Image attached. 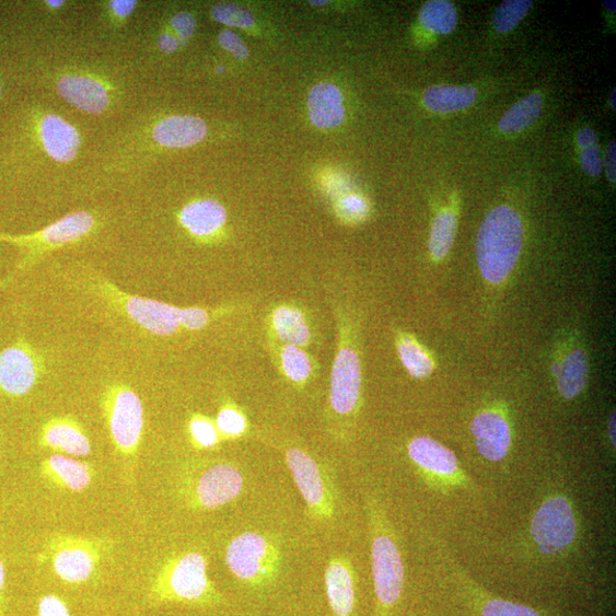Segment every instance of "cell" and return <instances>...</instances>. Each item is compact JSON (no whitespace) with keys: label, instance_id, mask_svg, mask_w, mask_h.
Instances as JSON below:
<instances>
[{"label":"cell","instance_id":"cell-1","mask_svg":"<svg viewBox=\"0 0 616 616\" xmlns=\"http://www.w3.org/2000/svg\"><path fill=\"white\" fill-rule=\"evenodd\" d=\"M75 278L85 297L109 316L115 324L139 334L153 337H171L186 329L198 332L206 328L210 314L205 309H179L171 304L138 297L121 290L111 279L95 270H82Z\"/></svg>","mask_w":616,"mask_h":616},{"label":"cell","instance_id":"cell-2","mask_svg":"<svg viewBox=\"0 0 616 616\" xmlns=\"http://www.w3.org/2000/svg\"><path fill=\"white\" fill-rule=\"evenodd\" d=\"M208 136L207 123L191 115H170L141 119L131 125L111 148L104 160V173L138 170L154 154L200 144Z\"/></svg>","mask_w":616,"mask_h":616},{"label":"cell","instance_id":"cell-3","mask_svg":"<svg viewBox=\"0 0 616 616\" xmlns=\"http://www.w3.org/2000/svg\"><path fill=\"white\" fill-rule=\"evenodd\" d=\"M148 601L151 605L211 607L221 604L223 596L208 576L205 555L189 550L162 562L151 580Z\"/></svg>","mask_w":616,"mask_h":616},{"label":"cell","instance_id":"cell-4","mask_svg":"<svg viewBox=\"0 0 616 616\" xmlns=\"http://www.w3.org/2000/svg\"><path fill=\"white\" fill-rule=\"evenodd\" d=\"M100 224L95 212L80 210L31 234L11 235L0 232V243L18 247L22 254L14 270L0 281V289L11 286L50 253L83 243L98 231Z\"/></svg>","mask_w":616,"mask_h":616},{"label":"cell","instance_id":"cell-5","mask_svg":"<svg viewBox=\"0 0 616 616\" xmlns=\"http://www.w3.org/2000/svg\"><path fill=\"white\" fill-rule=\"evenodd\" d=\"M523 222L508 206L492 209L481 223L476 240V257L481 276L498 284L514 270L523 248Z\"/></svg>","mask_w":616,"mask_h":616},{"label":"cell","instance_id":"cell-6","mask_svg":"<svg viewBox=\"0 0 616 616\" xmlns=\"http://www.w3.org/2000/svg\"><path fill=\"white\" fill-rule=\"evenodd\" d=\"M243 472L229 462L190 464L181 472L178 493L193 511H216L243 495Z\"/></svg>","mask_w":616,"mask_h":616},{"label":"cell","instance_id":"cell-7","mask_svg":"<svg viewBox=\"0 0 616 616\" xmlns=\"http://www.w3.org/2000/svg\"><path fill=\"white\" fill-rule=\"evenodd\" d=\"M225 561L232 576L253 591L270 588L283 566L280 543L269 534L247 531L228 545Z\"/></svg>","mask_w":616,"mask_h":616},{"label":"cell","instance_id":"cell-8","mask_svg":"<svg viewBox=\"0 0 616 616\" xmlns=\"http://www.w3.org/2000/svg\"><path fill=\"white\" fill-rule=\"evenodd\" d=\"M101 409L115 452L131 472L136 467L144 434L143 402L130 386L115 383L103 391Z\"/></svg>","mask_w":616,"mask_h":616},{"label":"cell","instance_id":"cell-9","mask_svg":"<svg viewBox=\"0 0 616 616\" xmlns=\"http://www.w3.org/2000/svg\"><path fill=\"white\" fill-rule=\"evenodd\" d=\"M108 547L104 539L55 534L46 542L39 559L61 581L80 584L94 577Z\"/></svg>","mask_w":616,"mask_h":616},{"label":"cell","instance_id":"cell-10","mask_svg":"<svg viewBox=\"0 0 616 616\" xmlns=\"http://www.w3.org/2000/svg\"><path fill=\"white\" fill-rule=\"evenodd\" d=\"M284 457L309 518L321 524L333 522L338 515V491L332 473L301 449H288Z\"/></svg>","mask_w":616,"mask_h":616},{"label":"cell","instance_id":"cell-11","mask_svg":"<svg viewBox=\"0 0 616 616\" xmlns=\"http://www.w3.org/2000/svg\"><path fill=\"white\" fill-rule=\"evenodd\" d=\"M56 93L72 108L92 116L112 112L119 102L120 90L105 73L84 67H68L51 78Z\"/></svg>","mask_w":616,"mask_h":616},{"label":"cell","instance_id":"cell-12","mask_svg":"<svg viewBox=\"0 0 616 616\" xmlns=\"http://www.w3.org/2000/svg\"><path fill=\"white\" fill-rule=\"evenodd\" d=\"M371 562L374 593L381 608L390 609L398 602L404 591L405 568L394 538L385 530L373 528Z\"/></svg>","mask_w":616,"mask_h":616},{"label":"cell","instance_id":"cell-13","mask_svg":"<svg viewBox=\"0 0 616 616\" xmlns=\"http://www.w3.org/2000/svg\"><path fill=\"white\" fill-rule=\"evenodd\" d=\"M531 534L544 554L565 551L577 535V522L570 502L562 497L545 501L533 518Z\"/></svg>","mask_w":616,"mask_h":616},{"label":"cell","instance_id":"cell-14","mask_svg":"<svg viewBox=\"0 0 616 616\" xmlns=\"http://www.w3.org/2000/svg\"><path fill=\"white\" fill-rule=\"evenodd\" d=\"M45 372L42 357L25 338L0 351V394L22 397L30 394Z\"/></svg>","mask_w":616,"mask_h":616},{"label":"cell","instance_id":"cell-15","mask_svg":"<svg viewBox=\"0 0 616 616\" xmlns=\"http://www.w3.org/2000/svg\"><path fill=\"white\" fill-rule=\"evenodd\" d=\"M361 393V365L356 351L344 347L333 368L330 406L340 417L352 415L359 405Z\"/></svg>","mask_w":616,"mask_h":616},{"label":"cell","instance_id":"cell-16","mask_svg":"<svg viewBox=\"0 0 616 616\" xmlns=\"http://www.w3.org/2000/svg\"><path fill=\"white\" fill-rule=\"evenodd\" d=\"M38 445L74 458L88 457L92 452V443L83 425L70 416L47 420L40 428Z\"/></svg>","mask_w":616,"mask_h":616},{"label":"cell","instance_id":"cell-17","mask_svg":"<svg viewBox=\"0 0 616 616\" xmlns=\"http://www.w3.org/2000/svg\"><path fill=\"white\" fill-rule=\"evenodd\" d=\"M325 588L334 616H353L357 607V582L350 559L334 555L325 571Z\"/></svg>","mask_w":616,"mask_h":616},{"label":"cell","instance_id":"cell-18","mask_svg":"<svg viewBox=\"0 0 616 616\" xmlns=\"http://www.w3.org/2000/svg\"><path fill=\"white\" fill-rule=\"evenodd\" d=\"M94 473L91 464L60 453L49 455L39 465V475L46 484L70 492H83L90 488Z\"/></svg>","mask_w":616,"mask_h":616},{"label":"cell","instance_id":"cell-19","mask_svg":"<svg viewBox=\"0 0 616 616\" xmlns=\"http://www.w3.org/2000/svg\"><path fill=\"white\" fill-rule=\"evenodd\" d=\"M472 432L476 446L481 455L490 462H500L511 446V428L498 414H479L472 423Z\"/></svg>","mask_w":616,"mask_h":616},{"label":"cell","instance_id":"cell-20","mask_svg":"<svg viewBox=\"0 0 616 616\" xmlns=\"http://www.w3.org/2000/svg\"><path fill=\"white\" fill-rule=\"evenodd\" d=\"M228 213L222 204L213 199H200L184 206L178 216L181 225L193 236L207 240L224 226Z\"/></svg>","mask_w":616,"mask_h":616},{"label":"cell","instance_id":"cell-21","mask_svg":"<svg viewBox=\"0 0 616 616\" xmlns=\"http://www.w3.org/2000/svg\"><path fill=\"white\" fill-rule=\"evenodd\" d=\"M307 106L312 124L321 129L336 128L345 118L342 94L330 83L315 85L309 94Z\"/></svg>","mask_w":616,"mask_h":616},{"label":"cell","instance_id":"cell-22","mask_svg":"<svg viewBox=\"0 0 616 616\" xmlns=\"http://www.w3.org/2000/svg\"><path fill=\"white\" fill-rule=\"evenodd\" d=\"M409 457L421 469L452 475L458 470V461L445 446L431 438H417L408 446Z\"/></svg>","mask_w":616,"mask_h":616},{"label":"cell","instance_id":"cell-23","mask_svg":"<svg viewBox=\"0 0 616 616\" xmlns=\"http://www.w3.org/2000/svg\"><path fill=\"white\" fill-rule=\"evenodd\" d=\"M477 100L473 86H434L423 94L427 109L438 114H450L469 108Z\"/></svg>","mask_w":616,"mask_h":616},{"label":"cell","instance_id":"cell-24","mask_svg":"<svg viewBox=\"0 0 616 616\" xmlns=\"http://www.w3.org/2000/svg\"><path fill=\"white\" fill-rule=\"evenodd\" d=\"M557 387L562 397H577L585 387L588 360L582 350L571 352L561 364L554 365Z\"/></svg>","mask_w":616,"mask_h":616},{"label":"cell","instance_id":"cell-25","mask_svg":"<svg viewBox=\"0 0 616 616\" xmlns=\"http://www.w3.org/2000/svg\"><path fill=\"white\" fill-rule=\"evenodd\" d=\"M543 96L541 93H532L518 102L499 123L503 132H516L531 126L537 120L543 112Z\"/></svg>","mask_w":616,"mask_h":616},{"label":"cell","instance_id":"cell-26","mask_svg":"<svg viewBox=\"0 0 616 616\" xmlns=\"http://www.w3.org/2000/svg\"><path fill=\"white\" fill-rule=\"evenodd\" d=\"M274 326L279 338L288 345L303 346L310 340L309 326L297 309H278L274 314Z\"/></svg>","mask_w":616,"mask_h":616},{"label":"cell","instance_id":"cell-27","mask_svg":"<svg viewBox=\"0 0 616 616\" xmlns=\"http://www.w3.org/2000/svg\"><path fill=\"white\" fill-rule=\"evenodd\" d=\"M419 22L426 31L449 35L457 26V10L446 0H432L421 9Z\"/></svg>","mask_w":616,"mask_h":616},{"label":"cell","instance_id":"cell-28","mask_svg":"<svg viewBox=\"0 0 616 616\" xmlns=\"http://www.w3.org/2000/svg\"><path fill=\"white\" fill-rule=\"evenodd\" d=\"M455 234H457V218L450 210L440 212L433 222L430 236V251L435 259H443L449 254Z\"/></svg>","mask_w":616,"mask_h":616},{"label":"cell","instance_id":"cell-29","mask_svg":"<svg viewBox=\"0 0 616 616\" xmlns=\"http://www.w3.org/2000/svg\"><path fill=\"white\" fill-rule=\"evenodd\" d=\"M398 353L402 363H404L412 377L425 379L432 373L434 365L431 358L411 338L400 340Z\"/></svg>","mask_w":616,"mask_h":616},{"label":"cell","instance_id":"cell-30","mask_svg":"<svg viewBox=\"0 0 616 616\" xmlns=\"http://www.w3.org/2000/svg\"><path fill=\"white\" fill-rule=\"evenodd\" d=\"M533 3L531 0H507L495 12L493 25L497 32L507 34L525 18Z\"/></svg>","mask_w":616,"mask_h":616},{"label":"cell","instance_id":"cell-31","mask_svg":"<svg viewBox=\"0 0 616 616\" xmlns=\"http://www.w3.org/2000/svg\"><path fill=\"white\" fill-rule=\"evenodd\" d=\"M281 360L283 371L292 382L303 383L310 377L311 361L298 346L286 345L282 348Z\"/></svg>","mask_w":616,"mask_h":616},{"label":"cell","instance_id":"cell-32","mask_svg":"<svg viewBox=\"0 0 616 616\" xmlns=\"http://www.w3.org/2000/svg\"><path fill=\"white\" fill-rule=\"evenodd\" d=\"M210 15L219 23L239 30H252L255 25L254 15L234 4H218L211 9Z\"/></svg>","mask_w":616,"mask_h":616},{"label":"cell","instance_id":"cell-33","mask_svg":"<svg viewBox=\"0 0 616 616\" xmlns=\"http://www.w3.org/2000/svg\"><path fill=\"white\" fill-rule=\"evenodd\" d=\"M189 433L196 448L207 450L220 443L217 423L201 415H196L189 422Z\"/></svg>","mask_w":616,"mask_h":616},{"label":"cell","instance_id":"cell-34","mask_svg":"<svg viewBox=\"0 0 616 616\" xmlns=\"http://www.w3.org/2000/svg\"><path fill=\"white\" fill-rule=\"evenodd\" d=\"M219 433L226 438H239L247 430V420L239 410L225 407L220 410L217 419Z\"/></svg>","mask_w":616,"mask_h":616},{"label":"cell","instance_id":"cell-35","mask_svg":"<svg viewBox=\"0 0 616 616\" xmlns=\"http://www.w3.org/2000/svg\"><path fill=\"white\" fill-rule=\"evenodd\" d=\"M105 20L113 28H120L133 13H136L139 2L136 0H109L102 3Z\"/></svg>","mask_w":616,"mask_h":616},{"label":"cell","instance_id":"cell-36","mask_svg":"<svg viewBox=\"0 0 616 616\" xmlns=\"http://www.w3.org/2000/svg\"><path fill=\"white\" fill-rule=\"evenodd\" d=\"M484 616H539L534 609L512 602L495 600L484 608Z\"/></svg>","mask_w":616,"mask_h":616},{"label":"cell","instance_id":"cell-37","mask_svg":"<svg viewBox=\"0 0 616 616\" xmlns=\"http://www.w3.org/2000/svg\"><path fill=\"white\" fill-rule=\"evenodd\" d=\"M197 30V20L189 12H178L170 20V31L178 38L181 43H185L193 38Z\"/></svg>","mask_w":616,"mask_h":616},{"label":"cell","instance_id":"cell-38","mask_svg":"<svg viewBox=\"0 0 616 616\" xmlns=\"http://www.w3.org/2000/svg\"><path fill=\"white\" fill-rule=\"evenodd\" d=\"M219 43L235 59L244 61L249 56L246 44L236 34L231 31H224L219 36Z\"/></svg>","mask_w":616,"mask_h":616},{"label":"cell","instance_id":"cell-39","mask_svg":"<svg viewBox=\"0 0 616 616\" xmlns=\"http://www.w3.org/2000/svg\"><path fill=\"white\" fill-rule=\"evenodd\" d=\"M581 165L588 175L598 176L602 173V155L598 144L582 149Z\"/></svg>","mask_w":616,"mask_h":616},{"label":"cell","instance_id":"cell-40","mask_svg":"<svg viewBox=\"0 0 616 616\" xmlns=\"http://www.w3.org/2000/svg\"><path fill=\"white\" fill-rule=\"evenodd\" d=\"M38 616H71V613L62 598L47 595L39 601Z\"/></svg>","mask_w":616,"mask_h":616},{"label":"cell","instance_id":"cell-41","mask_svg":"<svg viewBox=\"0 0 616 616\" xmlns=\"http://www.w3.org/2000/svg\"><path fill=\"white\" fill-rule=\"evenodd\" d=\"M341 216L347 219H362L368 210L365 201L360 197H346L338 205Z\"/></svg>","mask_w":616,"mask_h":616},{"label":"cell","instance_id":"cell-42","mask_svg":"<svg viewBox=\"0 0 616 616\" xmlns=\"http://www.w3.org/2000/svg\"><path fill=\"white\" fill-rule=\"evenodd\" d=\"M179 45L181 42L171 31H164L158 36V47L163 53H166V55L175 53L179 48Z\"/></svg>","mask_w":616,"mask_h":616},{"label":"cell","instance_id":"cell-43","mask_svg":"<svg viewBox=\"0 0 616 616\" xmlns=\"http://www.w3.org/2000/svg\"><path fill=\"white\" fill-rule=\"evenodd\" d=\"M616 144L612 141L606 151V174L608 179L614 184L616 179Z\"/></svg>","mask_w":616,"mask_h":616},{"label":"cell","instance_id":"cell-44","mask_svg":"<svg viewBox=\"0 0 616 616\" xmlns=\"http://www.w3.org/2000/svg\"><path fill=\"white\" fill-rule=\"evenodd\" d=\"M578 144L581 149L598 144L597 133L592 128H583L578 133Z\"/></svg>","mask_w":616,"mask_h":616},{"label":"cell","instance_id":"cell-45","mask_svg":"<svg viewBox=\"0 0 616 616\" xmlns=\"http://www.w3.org/2000/svg\"><path fill=\"white\" fill-rule=\"evenodd\" d=\"M7 572L4 562L0 559V616H3L4 611V592H5Z\"/></svg>","mask_w":616,"mask_h":616},{"label":"cell","instance_id":"cell-46","mask_svg":"<svg viewBox=\"0 0 616 616\" xmlns=\"http://www.w3.org/2000/svg\"><path fill=\"white\" fill-rule=\"evenodd\" d=\"M608 434L613 445H615V412L612 414L608 421Z\"/></svg>","mask_w":616,"mask_h":616},{"label":"cell","instance_id":"cell-47","mask_svg":"<svg viewBox=\"0 0 616 616\" xmlns=\"http://www.w3.org/2000/svg\"><path fill=\"white\" fill-rule=\"evenodd\" d=\"M615 98H616V90L614 89L611 96V105L614 113L616 112Z\"/></svg>","mask_w":616,"mask_h":616},{"label":"cell","instance_id":"cell-48","mask_svg":"<svg viewBox=\"0 0 616 616\" xmlns=\"http://www.w3.org/2000/svg\"><path fill=\"white\" fill-rule=\"evenodd\" d=\"M604 4L611 12H615V2H604Z\"/></svg>","mask_w":616,"mask_h":616},{"label":"cell","instance_id":"cell-49","mask_svg":"<svg viewBox=\"0 0 616 616\" xmlns=\"http://www.w3.org/2000/svg\"><path fill=\"white\" fill-rule=\"evenodd\" d=\"M2 93H3V88L2 84H0V97H2Z\"/></svg>","mask_w":616,"mask_h":616}]
</instances>
